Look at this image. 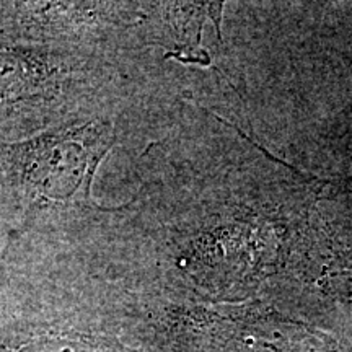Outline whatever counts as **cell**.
Returning a JSON list of instances; mask_svg holds the SVG:
<instances>
[{
    "label": "cell",
    "mask_w": 352,
    "mask_h": 352,
    "mask_svg": "<svg viewBox=\"0 0 352 352\" xmlns=\"http://www.w3.org/2000/svg\"><path fill=\"white\" fill-rule=\"evenodd\" d=\"M116 139L111 120L91 118L0 142V195L19 215L12 236L60 215L104 212L91 199V184Z\"/></svg>",
    "instance_id": "1"
},
{
    "label": "cell",
    "mask_w": 352,
    "mask_h": 352,
    "mask_svg": "<svg viewBox=\"0 0 352 352\" xmlns=\"http://www.w3.org/2000/svg\"><path fill=\"white\" fill-rule=\"evenodd\" d=\"M87 57L67 47L0 44V122L32 111L54 120L70 91L87 87Z\"/></svg>",
    "instance_id": "2"
},
{
    "label": "cell",
    "mask_w": 352,
    "mask_h": 352,
    "mask_svg": "<svg viewBox=\"0 0 352 352\" xmlns=\"http://www.w3.org/2000/svg\"><path fill=\"white\" fill-rule=\"evenodd\" d=\"M153 3L10 2L0 3V43L28 41L76 46L101 39L109 30L148 20Z\"/></svg>",
    "instance_id": "3"
},
{
    "label": "cell",
    "mask_w": 352,
    "mask_h": 352,
    "mask_svg": "<svg viewBox=\"0 0 352 352\" xmlns=\"http://www.w3.org/2000/svg\"><path fill=\"white\" fill-rule=\"evenodd\" d=\"M0 352H132L114 338L30 324L0 328Z\"/></svg>",
    "instance_id": "4"
},
{
    "label": "cell",
    "mask_w": 352,
    "mask_h": 352,
    "mask_svg": "<svg viewBox=\"0 0 352 352\" xmlns=\"http://www.w3.org/2000/svg\"><path fill=\"white\" fill-rule=\"evenodd\" d=\"M340 195H344V196L349 197V199H352V182H351V179L340 189Z\"/></svg>",
    "instance_id": "5"
}]
</instances>
